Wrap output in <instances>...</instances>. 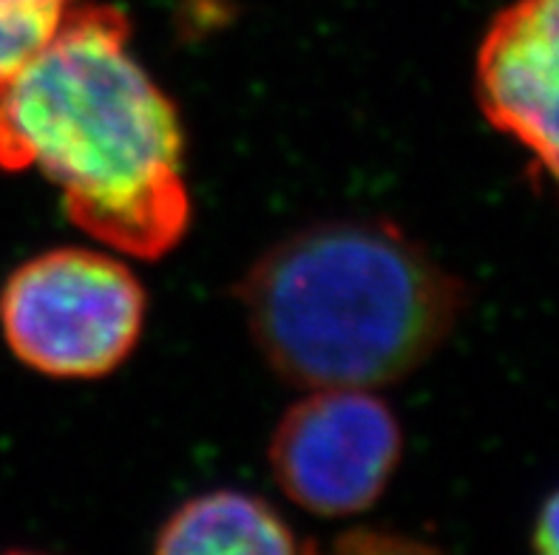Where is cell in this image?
<instances>
[{
  "label": "cell",
  "instance_id": "1",
  "mask_svg": "<svg viewBox=\"0 0 559 555\" xmlns=\"http://www.w3.org/2000/svg\"><path fill=\"white\" fill-rule=\"evenodd\" d=\"M177 108L131 51L126 14L66 9L0 94V170H35L85 236L159 258L191 221Z\"/></svg>",
  "mask_w": 559,
  "mask_h": 555
},
{
  "label": "cell",
  "instance_id": "2",
  "mask_svg": "<svg viewBox=\"0 0 559 555\" xmlns=\"http://www.w3.org/2000/svg\"><path fill=\"white\" fill-rule=\"evenodd\" d=\"M259 352L301 388H376L438 352L463 283L383 218H333L255 258L236 289Z\"/></svg>",
  "mask_w": 559,
  "mask_h": 555
},
{
  "label": "cell",
  "instance_id": "3",
  "mask_svg": "<svg viewBox=\"0 0 559 555\" xmlns=\"http://www.w3.org/2000/svg\"><path fill=\"white\" fill-rule=\"evenodd\" d=\"M145 312L148 298L131 267L88 246L28 258L0 292V329L14 358L60 379H94L122 366Z\"/></svg>",
  "mask_w": 559,
  "mask_h": 555
},
{
  "label": "cell",
  "instance_id": "4",
  "mask_svg": "<svg viewBox=\"0 0 559 555\" xmlns=\"http://www.w3.org/2000/svg\"><path fill=\"white\" fill-rule=\"evenodd\" d=\"M395 411L369 388H310L270 439L278 487L307 514L341 519L376 505L401 462Z\"/></svg>",
  "mask_w": 559,
  "mask_h": 555
},
{
  "label": "cell",
  "instance_id": "5",
  "mask_svg": "<svg viewBox=\"0 0 559 555\" xmlns=\"http://www.w3.org/2000/svg\"><path fill=\"white\" fill-rule=\"evenodd\" d=\"M477 97L559 188V0H514L497 14L477 51Z\"/></svg>",
  "mask_w": 559,
  "mask_h": 555
},
{
  "label": "cell",
  "instance_id": "6",
  "mask_svg": "<svg viewBox=\"0 0 559 555\" xmlns=\"http://www.w3.org/2000/svg\"><path fill=\"white\" fill-rule=\"evenodd\" d=\"M156 550L165 555H287L301 544L290 524L259 496L211 491L165 519Z\"/></svg>",
  "mask_w": 559,
  "mask_h": 555
},
{
  "label": "cell",
  "instance_id": "7",
  "mask_svg": "<svg viewBox=\"0 0 559 555\" xmlns=\"http://www.w3.org/2000/svg\"><path fill=\"white\" fill-rule=\"evenodd\" d=\"M66 9H0V94L40 55L57 23L63 21Z\"/></svg>",
  "mask_w": 559,
  "mask_h": 555
},
{
  "label": "cell",
  "instance_id": "8",
  "mask_svg": "<svg viewBox=\"0 0 559 555\" xmlns=\"http://www.w3.org/2000/svg\"><path fill=\"white\" fill-rule=\"evenodd\" d=\"M534 547L539 553L559 555V491L548 496L534 524Z\"/></svg>",
  "mask_w": 559,
  "mask_h": 555
},
{
  "label": "cell",
  "instance_id": "9",
  "mask_svg": "<svg viewBox=\"0 0 559 555\" xmlns=\"http://www.w3.org/2000/svg\"><path fill=\"white\" fill-rule=\"evenodd\" d=\"M0 7H3V9H14V7H46V9H66V7H69V0H0Z\"/></svg>",
  "mask_w": 559,
  "mask_h": 555
}]
</instances>
